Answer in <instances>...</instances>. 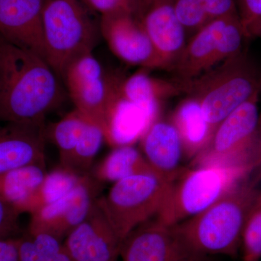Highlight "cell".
Returning <instances> with one entry per match:
<instances>
[{
    "mask_svg": "<svg viewBox=\"0 0 261 261\" xmlns=\"http://www.w3.org/2000/svg\"><path fill=\"white\" fill-rule=\"evenodd\" d=\"M61 81L44 58L0 38V119L44 125L64 98Z\"/></svg>",
    "mask_w": 261,
    "mask_h": 261,
    "instance_id": "cell-1",
    "label": "cell"
},
{
    "mask_svg": "<svg viewBox=\"0 0 261 261\" xmlns=\"http://www.w3.org/2000/svg\"><path fill=\"white\" fill-rule=\"evenodd\" d=\"M261 168L239 183L208 208L175 226L197 256H238L249 211L260 191Z\"/></svg>",
    "mask_w": 261,
    "mask_h": 261,
    "instance_id": "cell-2",
    "label": "cell"
},
{
    "mask_svg": "<svg viewBox=\"0 0 261 261\" xmlns=\"http://www.w3.org/2000/svg\"><path fill=\"white\" fill-rule=\"evenodd\" d=\"M256 170L250 166L182 167L155 219L176 226L208 208Z\"/></svg>",
    "mask_w": 261,
    "mask_h": 261,
    "instance_id": "cell-3",
    "label": "cell"
},
{
    "mask_svg": "<svg viewBox=\"0 0 261 261\" xmlns=\"http://www.w3.org/2000/svg\"><path fill=\"white\" fill-rule=\"evenodd\" d=\"M185 82L186 94L200 103L214 133L226 116L261 90V75L243 51Z\"/></svg>",
    "mask_w": 261,
    "mask_h": 261,
    "instance_id": "cell-4",
    "label": "cell"
},
{
    "mask_svg": "<svg viewBox=\"0 0 261 261\" xmlns=\"http://www.w3.org/2000/svg\"><path fill=\"white\" fill-rule=\"evenodd\" d=\"M42 23L45 59L60 78L73 60L93 51L97 29L81 0H44Z\"/></svg>",
    "mask_w": 261,
    "mask_h": 261,
    "instance_id": "cell-5",
    "label": "cell"
},
{
    "mask_svg": "<svg viewBox=\"0 0 261 261\" xmlns=\"http://www.w3.org/2000/svg\"><path fill=\"white\" fill-rule=\"evenodd\" d=\"M171 180L140 173L115 182L99 201L122 242L133 230L153 219L162 208Z\"/></svg>",
    "mask_w": 261,
    "mask_h": 261,
    "instance_id": "cell-6",
    "label": "cell"
},
{
    "mask_svg": "<svg viewBox=\"0 0 261 261\" xmlns=\"http://www.w3.org/2000/svg\"><path fill=\"white\" fill-rule=\"evenodd\" d=\"M61 79L75 109L102 129L106 141L111 111L121 94L123 77L107 73L93 53H89L73 60Z\"/></svg>",
    "mask_w": 261,
    "mask_h": 261,
    "instance_id": "cell-7",
    "label": "cell"
},
{
    "mask_svg": "<svg viewBox=\"0 0 261 261\" xmlns=\"http://www.w3.org/2000/svg\"><path fill=\"white\" fill-rule=\"evenodd\" d=\"M257 91L216 127L205 148L192 160V166L254 165V146L260 113Z\"/></svg>",
    "mask_w": 261,
    "mask_h": 261,
    "instance_id": "cell-8",
    "label": "cell"
},
{
    "mask_svg": "<svg viewBox=\"0 0 261 261\" xmlns=\"http://www.w3.org/2000/svg\"><path fill=\"white\" fill-rule=\"evenodd\" d=\"M101 184L92 175H87L68 195L33 213L29 234L49 233L63 241L87 217L98 198Z\"/></svg>",
    "mask_w": 261,
    "mask_h": 261,
    "instance_id": "cell-9",
    "label": "cell"
},
{
    "mask_svg": "<svg viewBox=\"0 0 261 261\" xmlns=\"http://www.w3.org/2000/svg\"><path fill=\"white\" fill-rule=\"evenodd\" d=\"M122 261H207L190 251L175 226L155 218L140 225L122 242Z\"/></svg>",
    "mask_w": 261,
    "mask_h": 261,
    "instance_id": "cell-10",
    "label": "cell"
},
{
    "mask_svg": "<svg viewBox=\"0 0 261 261\" xmlns=\"http://www.w3.org/2000/svg\"><path fill=\"white\" fill-rule=\"evenodd\" d=\"M99 33L111 51L126 64L143 69H166L150 38L135 14L101 16Z\"/></svg>",
    "mask_w": 261,
    "mask_h": 261,
    "instance_id": "cell-11",
    "label": "cell"
},
{
    "mask_svg": "<svg viewBox=\"0 0 261 261\" xmlns=\"http://www.w3.org/2000/svg\"><path fill=\"white\" fill-rule=\"evenodd\" d=\"M63 243L72 261H116L122 241L97 198Z\"/></svg>",
    "mask_w": 261,
    "mask_h": 261,
    "instance_id": "cell-12",
    "label": "cell"
},
{
    "mask_svg": "<svg viewBox=\"0 0 261 261\" xmlns=\"http://www.w3.org/2000/svg\"><path fill=\"white\" fill-rule=\"evenodd\" d=\"M135 15L166 69L171 70L187 42L186 31L176 16L172 0H139Z\"/></svg>",
    "mask_w": 261,
    "mask_h": 261,
    "instance_id": "cell-13",
    "label": "cell"
},
{
    "mask_svg": "<svg viewBox=\"0 0 261 261\" xmlns=\"http://www.w3.org/2000/svg\"><path fill=\"white\" fill-rule=\"evenodd\" d=\"M43 3L44 0H0V38L45 59Z\"/></svg>",
    "mask_w": 261,
    "mask_h": 261,
    "instance_id": "cell-14",
    "label": "cell"
},
{
    "mask_svg": "<svg viewBox=\"0 0 261 261\" xmlns=\"http://www.w3.org/2000/svg\"><path fill=\"white\" fill-rule=\"evenodd\" d=\"M44 125L8 123L0 128V174L34 164H45Z\"/></svg>",
    "mask_w": 261,
    "mask_h": 261,
    "instance_id": "cell-15",
    "label": "cell"
},
{
    "mask_svg": "<svg viewBox=\"0 0 261 261\" xmlns=\"http://www.w3.org/2000/svg\"><path fill=\"white\" fill-rule=\"evenodd\" d=\"M229 17L211 20L187 41L171 68L177 75L178 80L188 82L195 80L219 65L218 46Z\"/></svg>",
    "mask_w": 261,
    "mask_h": 261,
    "instance_id": "cell-16",
    "label": "cell"
},
{
    "mask_svg": "<svg viewBox=\"0 0 261 261\" xmlns=\"http://www.w3.org/2000/svg\"><path fill=\"white\" fill-rule=\"evenodd\" d=\"M147 162L161 176L172 180L182 168L183 147L177 129L171 121L156 120L140 138Z\"/></svg>",
    "mask_w": 261,
    "mask_h": 261,
    "instance_id": "cell-17",
    "label": "cell"
},
{
    "mask_svg": "<svg viewBox=\"0 0 261 261\" xmlns=\"http://www.w3.org/2000/svg\"><path fill=\"white\" fill-rule=\"evenodd\" d=\"M182 93H186L183 81L155 78L145 69L123 78L121 83L123 97L141 108L151 124L160 118L163 101Z\"/></svg>",
    "mask_w": 261,
    "mask_h": 261,
    "instance_id": "cell-18",
    "label": "cell"
},
{
    "mask_svg": "<svg viewBox=\"0 0 261 261\" xmlns=\"http://www.w3.org/2000/svg\"><path fill=\"white\" fill-rule=\"evenodd\" d=\"M170 121L178 130L184 155L188 159L200 153L214 135L200 103L191 96L176 106Z\"/></svg>",
    "mask_w": 261,
    "mask_h": 261,
    "instance_id": "cell-19",
    "label": "cell"
},
{
    "mask_svg": "<svg viewBox=\"0 0 261 261\" xmlns=\"http://www.w3.org/2000/svg\"><path fill=\"white\" fill-rule=\"evenodd\" d=\"M46 164H34L0 174V197L25 214L34 192L47 175Z\"/></svg>",
    "mask_w": 261,
    "mask_h": 261,
    "instance_id": "cell-20",
    "label": "cell"
},
{
    "mask_svg": "<svg viewBox=\"0 0 261 261\" xmlns=\"http://www.w3.org/2000/svg\"><path fill=\"white\" fill-rule=\"evenodd\" d=\"M149 173L159 174L151 167L144 154L129 145L116 147L90 174L100 183H115L134 175Z\"/></svg>",
    "mask_w": 261,
    "mask_h": 261,
    "instance_id": "cell-21",
    "label": "cell"
},
{
    "mask_svg": "<svg viewBox=\"0 0 261 261\" xmlns=\"http://www.w3.org/2000/svg\"><path fill=\"white\" fill-rule=\"evenodd\" d=\"M84 176L61 166L51 172H47L29 201L25 213L32 214L41 207L60 200L71 192Z\"/></svg>",
    "mask_w": 261,
    "mask_h": 261,
    "instance_id": "cell-22",
    "label": "cell"
},
{
    "mask_svg": "<svg viewBox=\"0 0 261 261\" xmlns=\"http://www.w3.org/2000/svg\"><path fill=\"white\" fill-rule=\"evenodd\" d=\"M104 141L102 129L89 121L74 149L60 161V166L80 176L90 174L92 163Z\"/></svg>",
    "mask_w": 261,
    "mask_h": 261,
    "instance_id": "cell-23",
    "label": "cell"
},
{
    "mask_svg": "<svg viewBox=\"0 0 261 261\" xmlns=\"http://www.w3.org/2000/svg\"><path fill=\"white\" fill-rule=\"evenodd\" d=\"M89 120L76 109L49 128L47 134L59 150L60 161L72 152L83 135Z\"/></svg>",
    "mask_w": 261,
    "mask_h": 261,
    "instance_id": "cell-24",
    "label": "cell"
},
{
    "mask_svg": "<svg viewBox=\"0 0 261 261\" xmlns=\"http://www.w3.org/2000/svg\"><path fill=\"white\" fill-rule=\"evenodd\" d=\"M240 250L242 260L261 261V189L245 220Z\"/></svg>",
    "mask_w": 261,
    "mask_h": 261,
    "instance_id": "cell-25",
    "label": "cell"
},
{
    "mask_svg": "<svg viewBox=\"0 0 261 261\" xmlns=\"http://www.w3.org/2000/svg\"><path fill=\"white\" fill-rule=\"evenodd\" d=\"M175 13L187 34H195L211 22L200 0H172Z\"/></svg>",
    "mask_w": 261,
    "mask_h": 261,
    "instance_id": "cell-26",
    "label": "cell"
},
{
    "mask_svg": "<svg viewBox=\"0 0 261 261\" xmlns=\"http://www.w3.org/2000/svg\"><path fill=\"white\" fill-rule=\"evenodd\" d=\"M236 3L245 38L261 37V0H236Z\"/></svg>",
    "mask_w": 261,
    "mask_h": 261,
    "instance_id": "cell-27",
    "label": "cell"
},
{
    "mask_svg": "<svg viewBox=\"0 0 261 261\" xmlns=\"http://www.w3.org/2000/svg\"><path fill=\"white\" fill-rule=\"evenodd\" d=\"M30 236L42 261H72L59 239L46 233Z\"/></svg>",
    "mask_w": 261,
    "mask_h": 261,
    "instance_id": "cell-28",
    "label": "cell"
},
{
    "mask_svg": "<svg viewBox=\"0 0 261 261\" xmlns=\"http://www.w3.org/2000/svg\"><path fill=\"white\" fill-rule=\"evenodd\" d=\"M86 7L105 15L129 13L135 14L139 0H81Z\"/></svg>",
    "mask_w": 261,
    "mask_h": 261,
    "instance_id": "cell-29",
    "label": "cell"
},
{
    "mask_svg": "<svg viewBox=\"0 0 261 261\" xmlns=\"http://www.w3.org/2000/svg\"><path fill=\"white\" fill-rule=\"evenodd\" d=\"M20 215L13 206L0 197V240L16 238Z\"/></svg>",
    "mask_w": 261,
    "mask_h": 261,
    "instance_id": "cell-30",
    "label": "cell"
},
{
    "mask_svg": "<svg viewBox=\"0 0 261 261\" xmlns=\"http://www.w3.org/2000/svg\"><path fill=\"white\" fill-rule=\"evenodd\" d=\"M210 20L238 15L236 0H200ZM239 16V15H238Z\"/></svg>",
    "mask_w": 261,
    "mask_h": 261,
    "instance_id": "cell-31",
    "label": "cell"
},
{
    "mask_svg": "<svg viewBox=\"0 0 261 261\" xmlns=\"http://www.w3.org/2000/svg\"><path fill=\"white\" fill-rule=\"evenodd\" d=\"M19 261H42L28 233L19 238Z\"/></svg>",
    "mask_w": 261,
    "mask_h": 261,
    "instance_id": "cell-32",
    "label": "cell"
},
{
    "mask_svg": "<svg viewBox=\"0 0 261 261\" xmlns=\"http://www.w3.org/2000/svg\"><path fill=\"white\" fill-rule=\"evenodd\" d=\"M0 261H19V238L0 240Z\"/></svg>",
    "mask_w": 261,
    "mask_h": 261,
    "instance_id": "cell-33",
    "label": "cell"
},
{
    "mask_svg": "<svg viewBox=\"0 0 261 261\" xmlns=\"http://www.w3.org/2000/svg\"><path fill=\"white\" fill-rule=\"evenodd\" d=\"M252 161L256 168H261V114L259 116L258 123H257Z\"/></svg>",
    "mask_w": 261,
    "mask_h": 261,
    "instance_id": "cell-34",
    "label": "cell"
}]
</instances>
